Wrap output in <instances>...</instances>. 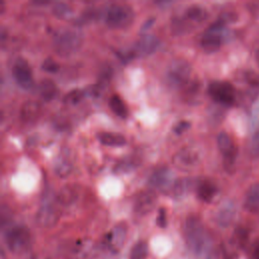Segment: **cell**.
Returning <instances> with one entry per match:
<instances>
[{"label":"cell","instance_id":"cell-15","mask_svg":"<svg viewBox=\"0 0 259 259\" xmlns=\"http://www.w3.org/2000/svg\"><path fill=\"white\" fill-rule=\"evenodd\" d=\"M72 168H73V160H72L71 154L68 149H63L59 153L55 161V165H54L55 173L59 177H66L71 173Z\"/></svg>","mask_w":259,"mask_h":259},{"label":"cell","instance_id":"cell-26","mask_svg":"<svg viewBox=\"0 0 259 259\" xmlns=\"http://www.w3.org/2000/svg\"><path fill=\"white\" fill-rule=\"evenodd\" d=\"M52 11L54 13V15L58 18L61 19H68L71 17L72 15V8L64 2H57L53 5Z\"/></svg>","mask_w":259,"mask_h":259},{"label":"cell","instance_id":"cell-25","mask_svg":"<svg viewBox=\"0 0 259 259\" xmlns=\"http://www.w3.org/2000/svg\"><path fill=\"white\" fill-rule=\"evenodd\" d=\"M109 107L119 117H126L128 114L125 103L118 95H112L109 99Z\"/></svg>","mask_w":259,"mask_h":259},{"label":"cell","instance_id":"cell-10","mask_svg":"<svg viewBox=\"0 0 259 259\" xmlns=\"http://www.w3.org/2000/svg\"><path fill=\"white\" fill-rule=\"evenodd\" d=\"M60 218V210L52 201H45L38 208L35 222L39 227L51 228L54 227Z\"/></svg>","mask_w":259,"mask_h":259},{"label":"cell","instance_id":"cell-32","mask_svg":"<svg viewBox=\"0 0 259 259\" xmlns=\"http://www.w3.org/2000/svg\"><path fill=\"white\" fill-rule=\"evenodd\" d=\"M250 259H259V238H257L252 244L250 251Z\"/></svg>","mask_w":259,"mask_h":259},{"label":"cell","instance_id":"cell-11","mask_svg":"<svg viewBox=\"0 0 259 259\" xmlns=\"http://www.w3.org/2000/svg\"><path fill=\"white\" fill-rule=\"evenodd\" d=\"M12 75L15 82L23 89H29L32 86L33 79L31 69L26 60L18 58L15 60L12 67Z\"/></svg>","mask_w":259,"mask_h":259},{"label":"cell","instance_id":"cell-16","mask_svg":"<svg viewBox=\"0 0 259 259\" xmlns=\"http://www.w3.org/2000/svg\"><path fill=\"white\" fill-rule=\"evenodd\" d=\"M79 195V187L75 184H66L64 185L57 193L56 200L61 205H70L72 204Z\"/></svg>","mask_w":259,"mask_h":259},{"label":"cell","instance_id":"cell-19","mask_svg":"<svg viewBox=\"0 0 259 259\" xmlns=\"http://www.w3.org/2000/svg\"><path fill=\"white\" fill-rule=\"evenodd\" d=\"M244 206L251 212L259 211V183H255L249 187L246 192Z\"/></svg>","mask_w":259,"mask_h":259},{"label":"cell","instance_id":"cell-2","mask_svg":"<svg viewBox=\"0 0 259 259\" xmlns=\"http://www.w3.org/2000/svg\"><path fill=\"white\" fill-rule=\"evenodd\" d=\"M82 33L77 29L61 28L54 34V51L62 57H68L79 50L82 44Z\"/></svg>","mask_w":259,"mask_h":259},{"label":"cell","instance_id":"cell-23","mask_svg":"<svg viewBox=\"0 0 259 259\" xmlns=\"http://www.w3.org/2000/svg\"><path fill=\"white\" fill-rule=\"evenodd\" d=\"M125 234H126V227L123 224H120L113 229L109 238V242L113 249H119L122 246L125 238Z\"/></svg>","mask_w":259,"mask_h":259},{"label":"cell","instance_id":"cell-9","mask_svg":"<svg viewBox=\"0 0 259 259\" xmlns=\"http://www.w3.org/2000/svg\"><path fill=\"white\" fill-rule=\"evenodd\" d=\"M198 161L199 153L191 146L182 147L172 157V164L182 171H189L198 163Z\"/></svg>","mask_w":259,"mask_h":259},{"label":"cell","instance_id":"cell-8","mask_svg":"<svg viewBox=\"0 0 259 259\" xmlns=\"http://www.w3.org/2000/svg\"><path fill=\"white\" fill-rule=\"evenodd\" d=\"M217 142H218L219 150L221 151L224 157V164L226 169L227 170L232 169L238 155V148L236 144L234 143L231 136L226 132H221L218 135Z\"/></svg>","mask_w":259,"mask_h":259},{"label":"cell","instance_id":"cell-6","mask_svg":"<svg viewBox=\"0 0 259 259\" xmlns=\"http://www.w3.org/2000/svg\"><path fill=\"white\" fill-rule=\"evenodd\" d=\"M225 21L221 18L210 24L201 36L200 46L206 53L217 52L223 42V30Z\"/></svg>","mask_w":259,"mask_h":259},{"label":"cell","instance_id":"cell-33","mask_svg":"<svg viewBox=\"0 0 259 259\" xmlns=\"http://www.w3.org/2000/svg\"><path fill=\"white\" fill-rule=\"evenodd\" d=\"M166 212H165V209L164 208H160L159 210V214L157 217V224L159 227L161 228H164L166 226Z\"/></svg>","mask_w":259,"mask_h":259},{"label":"cell","instance_id":"cell-17","mask_svg":"<svg viewBox=\"0 0 259 259\" xmlns=\"http://www.w3.org/2000/svg\"><path fill=\"white\" fill-rule=\"evenodd\" d=\"M41 107L39 102L36 100H27L25 101L20 108V118L24 122L34 121L40 114Z\"/></svg>","mask_w":259,"mask_h":259},{"label":"cell","instance_id":"cell-18","mask_svg":"<svg viewBox=\"0 0 259 259\" xmlns=\"http://www.w3.org/2000/svg\"><path fill=\"white\" fill-rule=\"evenodd\" d=\"M206 17H207V11L205 10V8L200 5L193 4L187 7L182 19L185 22L190 21L192 24H198L204 21Z\"/></svg>","mask_w":259,"mask_h":259},{"label":"cell","instance_id":"cell-28","mask_svg":"<svg viewBox=\"0 0 259 259\" xmlns=\"http://www.w3.org/2000/svg\"><path fill=\"white\" fill-rule=\"evenodd\" d=\"M83 92L79 89H75L66 94V96L64 97V102L67 104H76L81 100Z\"/></svg>","mask_w":259,"mask_h":259},{"label":"cell","instance_id":"cell-27","mask_svg":"<svg viewBox=\"0 0 259 259\" xmlns=\"http://www.w3.org/2000/svg\"><path fill=\"white\" fill-rule=\"evenodd\" d=\"M148 256V245L144 241H140L134 245L131 250L130 259H146Z\"/></svg>","mask_w":259,"mask_h":259},{"label":"cell","instance_id":"cell-3","mask_svg":"<svg viewBox=\"0 0 259 259\" xmlns=\"http://www.w3.org/2000/svg\"><path fill=\"white\" fill-rule=\"evenodd\" d=\"M135 17L134 10L125 4L111 5L105 14V23L110 28H124L128 26Z\"/></svg>","mask_w":259,"mask_h":259},{"label":"cell","instance_id":"cell-13","mask_svg":"<svg viewBox=\"0 0 259 259\" xmlns=\"http://www.w3.org/2000/svg\"><path fill=\"white\" fill-rule=\"evenodd\" d=\"M160 41L158 37H156L153 34H144L141 36L135 44L133 50H132V55L133 56H139V57H146L154 53Z\"/></svg>","mask_w":259,"mask_h":259},{"label":"cell","instance_id":"cell-4","mask_svg":"<svg viewBox=\"0 0 259 259\" xmlns=\"http://www.w3.org/2000/svg\"><path fill=\"white\" fill-rule=\"evenodd\" d=\"M5 241L8 249L14 254H22L28 250L31 243V236L23 226H15L10 228L6 235Z\"/></svg>","mask_w":259,"mask_h":259},{"label":"cell","instance_id":"cell-30","mask_svg":"<svg viewBox=\"0 0 259 259\" xmlns=\"http://www.w3.org/2000/svg\"><path fill=\"white\" fill-rule=\"evenodd\" d=\"M41 69L49 73H56L59 70V65L54 59L49 57L44 60V62L41 64Z\"/></svg>","mask_w":259,"mask_h":259},{"label":"cell","instance_id":"cell-7","mask_svg":"<svg viewBox=\"0 0 259 259\" xmlns=\"http://www.w3.org/2000/svg\"><path fill=\"white\" fill-rule=\"evenodd\" d=\"M207 92L218 103L230 106L235 102V87L228 81H213L208 85Z\"/></svg>","mask_w":259,"mask_h":259},{"label":"cell","instance_id":"cell-1","mask_svg":"<svg viewBox=\"0 0 259 259\" xmlns=\"http://www.w3.org/2000/svg\"><path fill=\"white\" fill-rule=\"evenodd\" d=\"M184 234L188 247L196 255L205 253L208 249V238L200 220L189 217L184 224Z\"/></svg>","mask_w":259,"mask_h":259},{"label":"cell","instance_id":"cell-5","mask_svg":"<svg viewBox=\"0 0 259 259\" xmlns=\"http://www.w3.org/2000/svg\"><path fill=\"white\" fill-rule=\"evenodd\" d=\"M191 67L189 63L183 59H174L168 65L166 78L172 87H183L189 81Z\"/></svg>","mask_w":259,"mask_h":259},{"label":"cell","instance_id":"cell-24","mask_svg":"<svg viewBox=\"0 0 259 259\" xmlns=\"http://www.w3.org/2000/svg\"><path fill=\"white\" fill-rule=\"evenodd\" d=\"M191 184L192 182L189 178H181L173 183L169 192L175 197H180L190 190Z\"/></svg>","mask_w":259,"mask_h":259},{"label":"cell","instance_id":"cell-31","mask_svg":"<svg viewBox=\"0 0 259 259\" xmlns=\"http://www.w3.org/2000/svg\"><path fill=\"white\" fill-rule=\"evenodd\" d=\"M232 217H233V211L231 208H225V209H222L220 214H219V222L221 225H228L231 221H232Z\"/></svg>","mask_w":259,"mask_h":259},{"label":"cell","instance_id":"cell-34","mask_svg":"<svg viewBox=\"0 0 259 259\" xmlns=\"http://www.w3.org/2000/svg\"><path fill=\"white\" fill-rule=\"evenodd\" d=\"M189 125H190V123H189L188 121H185V120L179 121V122L175 125L174 132H175L176 134H181V133H183L184 131H186V130L189 127Z\"/></svg>","mask_w":259,"mask_h":259},{"label":"cell","instance_id":"cell-20","mask_svg":"<svg viewBox=\"0 0 259 259\" xmlns=\"http://www.w3.org/2000/svg\"><path fill=\"white\" fill-rule=\"evenodd\" d=\"M197 196L204 202H210L218 192L217 185L211 180H202L197 185Z\"/></svg>","mask_w":259,"mask_h":259},{"label":"cell","instance_id":"cell-22","mask_svg":"<svg viewBox=\"0 0 259 259\" xmlns=\"http://www.w3.org/2000/svg\"><path fill=\"white\" fill-rule=\"evenodd\" d=\"M39 94L44 100L50 101L58 94V87L51 79H44L39 84Z\"/></svg>","mask_w":259,"mask_h":259},{"label":"cell","instance_id":"cell-21","mask_svg":"<svg viewBox=\"0 0 259 259\" xmlns=\"http://www.w3.org/2000/svg\"><path fill=\"white\" fill-rule=\"evenodd\" d=\"M97 140L105 145V146H113L119 147L125 144V139L122 135L116 133H108V132H101L96 135Z\"/></svg>","mask_w":259,"mask_h":259},{"label":"cell","instance_id":"cell-29","mask_svg":"<svg viewBox=\"0 0 259 259\" xmlns=\"http://www.w3.org/2000/svg\"><path fill=\"white\" fill-rule=\"evenodd\" d=\"M249 152L253 157H259V132H256L249 143Z\"/></svg>","mask_w":259,"mask_h":259},{"label":"cell","instance_id":"cell-12","mask_svg":"<svg viewBox=\"0 0 259 259\" xmlns=\"http://www.w3.org/2000/svg\"><path fill=\"white\" fill-rule=\"evenodd\" d=\"M173 183L172 173L167 167H160L154 170L151 176L149 177L150 186L161 191H170Z\"/></svg>","mask_w":259,"mask_h":259},{"label":"cell","instance_id":"cell-14","mask_svg":"<svg viewBox=\"0 0 259 259\" xmlns=\"http://www.w3.org/2000/svg\"><path fill=\"white\" fill-rule=\"evenodd\" d=\"M156 194L152 190H144L139 193L135 201V211L140 215L149 213L156 204Z\"/></svg>","mask_w":259,"mask_h":259}]
</instances>
